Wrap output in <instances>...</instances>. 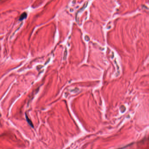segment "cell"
I'll return each instance as SVG.
<instances>
[{
  "label": "cell",
  "mask_w": 149,
  "mask_h": 149,
  "mask_svg": "<svg viewBox=\"0 0 149 149\" xmlns=\"http://www.w3.org/2000/svg\"><path fill=\"white\" fill-rule=\"evenodd\" d=\"M25 117H26V120H27V122L28 124L29 125L31 126V127H34V125H33V124L32 122H31V120L28 117V116H27V115L26 114H25Z\"/></svg>",
  "instance_id": "1"
},
{
  "label": "cell",
  "mask_w": 149,
  "mask_h": 149,
  "mask_svg": "<svg viewBox=\"0 0 149 149\" xmlns=\"http://www.w3.org/2000/svg\"><path fill=\"white\" fill-rule=\"evenodd\" d=\"M27 16V14L26 13H23L22 15L20 16V19H19V20L20 21H22V20H23L24 19H25Z\"/></svg>",
  "instance_id": "2"
}]
</instances>
